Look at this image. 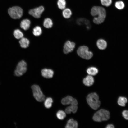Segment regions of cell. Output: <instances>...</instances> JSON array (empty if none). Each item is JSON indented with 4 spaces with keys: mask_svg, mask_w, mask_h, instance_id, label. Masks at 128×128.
<instances>
[{
    "mask_svg": "<svg viewBox=\"0 0 128 128\" xmlns=\"http://www.w3.org/2000/svg\"><path fill=\"white\" fill-rule=\"evenodd\" d=\"M62 104L64 105H77L78 102L77 100L72 96H68L63 98L61 100Z\"/></svg>",
    "mask_w": 128,
    "mask_h": 128,
    "instance_id": "9",
    "label": "cell"
},
{
    "mask_svg": "<svg viewBox=\"0 0 128 128\" xmlns=\"http://www.w3.org/2000/svg\"><path fill=\"white\" fill-rule=\"evenodd\" d=\"M44 8L42 6L30 10L29 11V14L36 18H39L44 11Z\"/></svg>",
    "mask_w": 128,
    "mask_h": 128,
    "instance_id": "8",
    "label": "cell"
},
{
    "mask_svg": "<svg viewBox=\"0 0 128 128\" xmlns=\"http://www.w3.org/2000/svg\"><path fill=\"white\" fill-rule=\"evenodd\" d=\"M32 33L34 36H39L41 35L42 33L41 28L39 26H36L33 29Z\"/></svg>",
    "mask_w": 128,
    "mask_h": 128,
    "instance_id": "24",
    "label": "cell"
},
{
    "mask_svg": "<svg viewBox=\"0 0 128 128\" xmlns=\"http://www.w3.org/2000/svg\"><path fill=\"white\" fill-rule=\"evenodd\" d=\"M110 117V113L109 111L104 109H101L94 114L93 119L95 121L101 122L108 120Z\"/></svg>",
    "mask_w": 128,
    "mask_h": 128,
    "instance_id": "2",
    "label": "cell"
},
{
    "mask_svg": "<svg viewBox=\"0 0 128 128\" xmlns=\"http://www.w3.org/2000/svg\"><path fill=\"white\" fill-rule=\"evenodd\" d=\"M106 16V12L105 9L102 7L99 6L97 15L93 19V22L96 24H101L104 21Z\"/></svg>",
    "mask_w": 128,
    "mask_h": 128,
    "instance_id": "6",
    "label": "cell"
},
{
    "mask_svg": "<svg viewBox=\"0 0 128 128\" xmlns=\"http://www.w3.org/2000/svg\"><path fill=\"white\" fill-rule=\"evenodd\" d=\"M78 122L73 119H71L67 121L65 126L66 128H78Z\"/></svg>",
    "mask_w": 128,
    "mask_h": 128,
    "instance_id": "13",
    "label": "cell"
},
{
    "mask_svg": "<svg viewBox=\"0 0 128 128\" xmlns=\"http://www.w3.org/2000/svg\"><path fill=\"white\" fill-rule=\"evenodd\" d=\"M115 6L119 10L123 9L124 7V4L122 1L116 2L115 4Z\"/></svg>",
    "mask_w": 128,
    "mask_h": 128,
    "instance_id": "28",
    "label": "cell"
},
{
    "mask_svg": "<svg viewBox=\"0 0 128 128\" xmlns=\"http://www.w3.org/2000/svg\"><path fill=\"white\" fill-rule=\"evenodd\" d=\"M42 75L43 77L46 78H51L53 76L54 72L51 69L45 68L41 71Z\"/></svg>",
    "mask_w": 128,
    "mask_h": 128,
    "instance_id": "11",
    "label": "cell"
},
{
    "mask_svg": "<svg viewBox=\"0 0 128 128\" xmlns=\"http://www.w3.org/2000/svg\"><path fill=\"white\" fill-rule=\"evenodd\" d=\"M56 116L58 119L62 120L66 117V114L65 112L62 110H60L56 113Z\"/></svg>",
    "mask_w": 128,
    "mask_h": 128,
    "instance_id": "26",
    "label": "cell"
},
{
    "mask_svg": "<svg viewBox=\"0 0 128 128\" xmlns=\"http://www.w3.org/2000/svg\"><path fill=\"white\" fill-rule=\"evenodd\" d=\"M86 100L88 105L94 110H97L100 106L101 102L99 96L95 92L91 93L88 94Z\"/></svg>",
    "mask_w": 128,
    "mask_h": 128,
    "instance_id": "1",
    "label": "cell"
},
{
    "mask_svg": "<svg viewBox=\"0 0 128 128\" xmlns=\"http://www.w3.org/2000/svg\"><path fill=\"white\" fill-rule=\"evenodd\" d=\"M87 47L82 46L79 47L77 51L78 55L80 57L86 59H89L93 56L92 52L89 51Z\"/></svg>",
    "mask_w": 128,
    "mask_h": 128,
    "instance_id": "3",
    "label": "cell"
},
{
    "mask_svg": "<svg viewBox=\"0 0 128 128\" xmlns=\"http://www.w3.org/2000/svg\"><path fill=\"white\" fill-rule=\"evenodd\" d=\"M33 96L37 101L41 102L44 101L45 96L43 94L40 87L37 85H33L31 87Z\"/></svg>",
    "mask_w": 128,
    "mask_h": 128,
    "instance_id": "4",
    "label": "cell"
},
{
    "mask_svg": "<svg viewBox=\"0 0 128 128\" xmlns=\"http://www.w3.org/2000/svg\"><path fill=\"white\" fill-rule=\"evenodd\" d=\"M53 25L52 21L50 18H47L44 19L43 25L45 28H51L52 27Z\"/></svg>",
    "mask_w": 128,
    "mask_h": 128,
    "instance_id": "20",
    "label": "cell"
},
{
    "mask_svg": "<svg viewBox=\"0 0 128 128\" xmlns=\"http://www.w3.org/2000/svg\"><path fill=\"white\" fill-rule=\"evenodd\" d=\"M127 102V99L125 97L120 96L119 97L118 100V105L122 106H125V104Z\"/></svg>",
    "mask_w": 128,
    "mask_h": 128,
    "instance_id": "25",
    "label": "cell"
},
{
    "mask_svg": "<svg viewBox=\"0 0 128 128\" xmlns=\"http://www.w3.org/2000/svg\"><path fill=\"white\" fill-rule=\"evenodd\" d=\"M72 14V11L69 8H65L63 9L62 12V15L64 18H69L71 17Z\"/></svg>",
    "mask_w": 128,
    "mask_h": 128,
    "instance_id": "21",
    "label": "cell"
},
{
    "mask_svg": "<svg viewBox=\"0 0 128 128\" xmlns=\"http://www.w3.org/2000/svg\"><path fill=\"white\" fill-rule=\"evenodd\" d=\"M100 1L103 5L106 7L110 6L112 3V0H100Z\"/></svg>",
    "mask_w": 128,
    "mask_h": 128,
    "instance_id": "29",
    "label": "cell"
},
{
    "mask_svg": "<svg viewBox=\"0 0 128 128\" xmlns=\"http://www.w3.org/2000/svg\"><path fill=\"white\" fill-rule=\"evenodd\" d=\"M57 4L59 9L63 10L66 7V2L65 0H58Z\"/></svg>",
    "mask_w": 128,
    "mask_h": 128,
    "instance_id": "27",
    "label": "cell"
},
{
    "mask_svg": "<svg viewBox=\"0 0 128 128\" xmlns=\"http://www.w3.org/2000/svg\"><path fill=\"white\" fill-rule=\"evenodd\" d=\"M106 128H114V126L112 124H108L106 127Z\"/></svg>",
    "mask_w": 128,
    "mask_h": 128,
    "instance_id": "31",
    "label": "cell"
},
{
    "mask_svg": "<svg viewBox=\"0 0 128 128\" xmlns=\"http://www.w3.org/2000/svg\"><path fill=\"white\" fill-rule=\"evenodd\" d=\"M44 101V105L46 108L49 109L51 107L53 100L51 98L48 97L45 99Z\"/></svg>",
    "mask_w": 128,
    "mask_h": 128,
    "instance_id": "22",
    "label": "cell"
},
{
    "mask_svg": "<svg viewBox=\"0 0 128 128\" xmlns=\"http://www.w3.org/2000/svg\"><path fill=\"white\" fill-rule=\"evenodd\" d=\"M86 71L89 75L91 76H94L96 75L98 73V70L96 67H91L88 68Z\"/></svg>",
    "mask_w": 128,
    "mask_h": 128,
    "instance_id": "19",
    "label": "cell"
},
{
    "mask_svg": "<svg viewBox=\"0 0 128 128\" xmlns=\"http://www.w3.org/2000/svg\"><path fill=\"white\" fill-rule=\"evenodd\" d=\"M27 70V63L24 60H22L18 63L14 71V75L17 77L21 76L26 72Z\"/></svg>",
    "mask_w": 128,
    "mask_h": 128,
    "instance_id": "7",
    "label": "cell"
},
{
    "mask_svg": "<svg viewBox=\"0 0 128 128\" xmlns=\"http://www.w3.org/2000/svg\"><path fill=\"white\" fill-rule=\"evenodd\" d=\"M77 105H71L66 107L65 110V112L67 114H69L72 112L73 113H76L78 110Z\"/></svg>",
    "mask_w": 128,
    "mask_h": 128,
    "instance_id": "15",
    "label": "cell"
},
{
    "mask_svg": "<svg viewBox=\"0 0 128 128\" xmlns=\"http://www.w3.org/2000/svg\"><path fill=\"white\" fill-rule=\"evenodd\" d=\"M97 46L100 49L104 50L106 48L107 46L106 41L103 39L98 40L96 42Z\"/></svg>",
    "mask_w": 128,
    "mask_h": 128,
    "instance_id": "16",
    "label": "cell"
},
{
    "mask_svg": "<svg viewBox=\"0 0 128 128\" xmlns=\"http://www.w3.org/2000/svg\"><path fill=\"white\" fill-rule=\"evenodd\" d=\"M75 43L69 41H67L65 43L63 47V52L65 54H67L72 52L75 47Z\"/></svg>",
    "mask_w": 128,
    "mask_h": 128,
    "instance_id": "10",
    "label": "cell"
},
{
    "mask_svg": "<svg viewBox=\"0 0 128 128\" xmlns=\"http://www.w3.org/2000/svg\"><path fill=\"white\" fill-rule=\"evenodd\" d=\"M83 82L86 86H91L93 85L94 82V78L92 76L89 75L83 79Z\"/></svg>",
    "mask_w": 128,
    "mask_h": 128,
    "instance_id": "12",
    "label": "cell"
},
{
    "mask_svg": "<svg viewBox=\"0 0 128 128\" xmlns=\"http://www.w3.org/2000/svg\"><path fill=\"white\" fill-rule=\"evenodd\" d=\"M8 12L12 18L14 19H19L23 15V10L19 7L14 6L9 8Z\"/></svg>",
    "mask_w": 128,
    "mask_h": 128,
    "instance_id": "5",
    "label": "cell"
},
{
    "mask_svg": "<svg viewBox=\"0 0 128 128\" xmlns=\"http://www.w3.org/2000/svg\"><path fill=\"white\" fill-rule=\"evenodd\" d=\"M122 115L123 117L126 119L128 120V110H125L122 112Z\"/></svg>",
    "mask_w": 128,
    "mask_h": 128,
    "instance_id": "30",
    "label": "cell"
},
{
    "mask_svg": "<svg viewBox=\"0 0 128 128\" xmlns=\"http://www.w3.org/2000/svg\"><path fill=\"white\" fill-rule=\"evenodd\" d=\"M77 24L79 25L85 24L87 26V29H89L90 25L89 21L83 18H80L78 19L76 21Z\"/></svg>",
    "mask_w": 128,
    "mask_h": 128,
    "instance_id": "18",
    "label": "cell"
},
{
    "mask_svg": "<svg viewBox=\"0 0 128 128\" xmlns=\"http://www.w3.org/2000/svg\"><path fill=\"white\" fill-rule=\"evenodd\" d=\"M13 35L17 39H20L23 37V34L19 29L15 30L13 32Z\"/></svg>",
    "mask_w": 128,
    "mask_h": 128,
    "instance_id": "23",
    "label": "cell"
},
{
    "mask_svg": "<svg viewBox=\"0 0 128 128\" xmlns=\"http://www.w3.org/2000/svg\"><path fill=\"white\" fill-rule=\"evenodd\" d=\"M21 47L23 48H26L29 46L30 42L27 38L23 37L19 41Z\"/></svg>",
    "mask_w": 128,
    "mask_h": 128,
    "instance_id": "17",
    "label": "cell"
},
{
    "mask_svg": "<svg viewBox=\"0 0 128 128\" xmlns=\"http://www.w3.org/2000/svg\"><path fill=\"white\" fill-rule=\"evenodd\" d=\"M31 24L30 21L28 19L23 20L20 24L21 27L25 30H27L30 27Z\"/></svg>",
    "mask_w": 128,
    "mask_h": 128,
    "instance_id": "14",
    "label": "cell"
}]
</instances>
